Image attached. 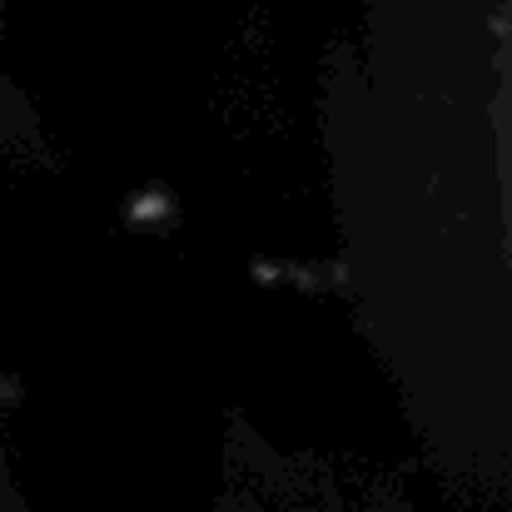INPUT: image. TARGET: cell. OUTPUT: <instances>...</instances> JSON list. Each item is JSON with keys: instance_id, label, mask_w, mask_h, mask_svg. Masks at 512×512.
I'll list each match as a JSON object with an SVG mask.
<instances>
[]
</instances>
